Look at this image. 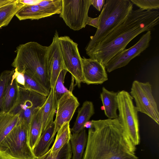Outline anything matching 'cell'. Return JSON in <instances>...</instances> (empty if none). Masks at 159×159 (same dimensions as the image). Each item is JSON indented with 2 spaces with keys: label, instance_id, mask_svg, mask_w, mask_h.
Masks as SVG:
<instances>
[{
  "label": "cell",
  "instance_id": "obj_1",
  "mask_svg": "<svg viewBox=\"0 0 159 159\" xmlns=\"http://www.w3.org/2000/svg\"><path fill=\"white\" fill-rule=\"evenodd\" d=\"M82 159H138L136 146L118 118L92 120Z\"/></svg>",
  "mask_w": 159,
  "mask_h": 159
},
{
  "label": "cell",
  "instance_id": "obj_2",
  "mask_svg": "<svg viewBox=\"0 0 159 159\" xmlns=\"http://www.w3.org/2000/svg\"><path fill=\"white\" fill-rule=\"evenodd\" d=\"M159 21L157 10L133 9L120 25L86 53L89 58L97 60L105 67L111 59L125 49L136 37L155 29Z\"/></svg>",
  "mask_w": 159,
  "mask_h": 159
},
{
  "label": "cell",
  "instance_id": "obj_3",
  "mask_svg": "<svg viewBox=\"0 0 159 159\" xmlns=\"http://www.w3.org/2000/svg\"><path fill=\"white\" fill-rule=\"evenodd\" d=\"M48 48L35 42L20 44L16 48L11 65L20 73L27 71L33 74L50 91L47 63Z\"/></svg>",
  "mask_w": 159,
  "mask_h": 159
},
{
  "label": "cell",
  "instance_id": "obj_4",
  "mask_svg": "<svg viewBox=\"0 0 159 159\" xmlns=\"http://www.w3.org/2000/svg\"><path fill=\"white\" fill-rule=\"evenodd\" d=\"M133 9L130 0H106L99 15L98 28L85 48L86 53L120 25Z\"/></svg>",
  "mask_w": 159,
  "mask_h": 159
},
{
  "label": "cell",
  "instance_id": "obj_5",
  "mask_svg": "<svg viewBox=\"0 0 159 159\" xmlns=\"http://www.w3.org/2000/svg\"><path fill=\"white\" fill-rule=\"evenodd\" d=\"M29 128L20 119L0 143V156L2 159H37L29 143Z\"/></svg>",
  "mask_w": 159,
  "mask_h": 159
},
{
  "label": "cell",
  "instance_id": "obj_6",
  "mask_svg": "<svg viewBox=\"0 0 159 159\" xmlns=\"http://www.w3.org/2000/svg\"><path fill=\"white\" fill-rule=\"evenodd\" d=\"M133 98L125 90L118 92V119L131 140L136 146L140 136L138 110L133 104Z\"/></svg>",
  "mask_w": 159,
  "mask_h": 159
},
{
  "label": "cell",
  "instance_id": "obj_7",
  "mask_svg": "<svg viewBox=\"0 0 159 159\" xmlns=\"http://www.w3.org/2000/svg\"><path fill=\"white\" fill-rule=\"evenodd\" d=\"M47 97L19 85V95L17 101L9 112L14 114H18L20 118L23 119L26 122L29 131L32 116L43 106Z\"/></svg>",
  "mask_w": 159,
  "mask_h": 159
},
{
  "label": "cell",
  "instance_id": "obj_8",
  "mask_svg": "<svg viewBox=\"0 0 159 159\" xmlns=\"http://www.w3.org/2000/svg\"><path fill=\"white\" fill-rule=\"evenodd\" d=\"M90 0H62L60 16L74 30H79L87 25Z\"/></svg>",
  "mask_w": 159,
  "mask_h": 159
},
{
  "label": "cell",
  "instance_id": "obj_9",
  "mask_svg": "<svg viewBox=\"0 0 159 159\" xmlns=\"http://www.w3.org/2000/svg\"><path fill=\"white\" fill-rule=\"evenodd\" d=\"M130 93L134 99L138 111L146 114L159 125V113L149 83L134 80Z\"/></svg>",
  "mask_w": 159,
  "mask_h": 159
},
{
  "label": "cell",
  "instance_id": "obj_10",
  "mask_svg": "<svg viewBox=\"0 0 159 159\" xmlns=\"http://www.w3.org/2000/svg\"><path fill=\"white\" fill-rule=\"evenodd\" d=\"M58 42L65 69L70 72L80 86L83 82L82 57L78 44L68 36L59 37Z\"/></svg>",
  "mask_w": 159,
  "mask_h": 159
},
{
  "label": "cell",
  "instance_id": "obj_11",
  "mask_svg": "<svg viewBox=\"0 0 159 159\" xmlns=\"http://www.w3.org/2000/svg\"><path fill=\"white\" fill-rule=\"evenodd\" d=\"M151 39V31H148L134 45L125 49L114 56L107 63L106 69L110 72L127 65L135 57L139 56L149 46Z\"/></svg>",
  "mask_w": 159,
  "mask_h": 159
},
{
  "label": "cell",
  "instance_id": "obj_12",
  "mask_svg": "<svg viewBox=\"0 0 159 159\" xmlns=\"http://www.w3.org/2000/svg\"><path fill=\"white\" fill-rule=\"evenodd\" d=\"M80 105L76 97L70 90L64 93L57 101L56 115L54 122V134L65 123L70 122Z\"/></svg>",
  "mask_w": 159,
  "mask_h": 159
},
{
  "label": "cell",
  "instance_id": "obj_13",
  "mask_svg": "<svg viewBox=\"0 0 159 159\" xmlns=\"http://www.w3.org/2000/svg\"><path fill=\"white\" fill-rule=\"evenodd\" d=\"M59 37L56 31L52 43L48 46L47 63L51 88L54 87L59 73L65 69L58 42Z\"/></svg>",
  "mask_w": 159,
  "mask_h": 159
},
{
  "label": "cell",
  "instance_id": "obj_14",
  "mask_svg": "<svg viewBox=\"0 0 159 159\" xmlns=\"http://www.w3.org/2000/svg\"><path fill=\"white\" fill-rule=\"evenodd\" d=\"M83 82L88 85L102 84L108 80L105 67L96 60L82 58Z\"/></svg>",
  "mask_w": 159,
  "mask_h": 159
},
{
  "label": "cell",
  "instance_id": "obj_15",
  "mask_svg": "<svg viewBox=\"0 0 159 159\" xmlns=\"http://www.w3.org/2000/svg\"><path fill=\"white\" fill-rule=\"evenodd\" d=\"M57 101L54 87H52L46 101L41 108L42 133L53 121V117L57 110Z\"/></svg>",
  "mask_w": 159,
  "mask_h": 159
},
{
  "label": "cell",
  "instance_id": "obj_16",
  "mask_svg": "<svg viewBox=\"0 0 159 159\" xmlns=\"http://www.w3.org/2000/svg\"><path fill=\"white\" fill-rule=\"evenodd\" d=\"M55 123L52 121L42 133L33 150V153L36 158L46 154L54 140Z\"/></svg>",
  "mask_w": 159,
  "mask_h": 159
},
{
  "label": "cell",
  "instance_id": "obj_17",
  "mask_svg": "<svg viewBox=\"0 0 159 159\" xmlns=\"http://www.w3.org/2000/svg\"><path fill=\"white\" fill-rule=\"evenodd\" d=\"M118 92L110 91L104 87L102 88L100 98L103 107L105 115L109 119L118 118L117 113L118 109Z\"/></svg>",
  "mask_w": 159,
  "mask_h": 159
},
{
  "label": "cell",
  "instance_id": "obj_18",
  "mask_svg": "<svg viewBox=\"0 0 159 159\" xmlns=\"http://www.w3.org/2000/svg\"><path fill=\"white\" fill-rule=\"evenodd\" d=\"M94 113L93 105L92 102L86 101L79 109L73 127L70 129L72 133H79L84 129L85 124L89 121Z\"/></svg>",
  "mask_w": 159,
  "mask_h": 159
},
{
  "label": "cell",
  "instance_id": "obj_19",
  "mask_svg": "<svg viewBox=\"0 0 159 159\" xmlns=\"http://www.w3.org/2000/svg\"><path fill=\"white\" fill-rule=\"evenodd\" d=\"M87 136L84 128L79 133H72L70 140L73 155L71 159H82L86 145Z\"/></svg>",
  "mask_w": 159,
  "mask_h": 159
},
{
  "label": "cell",
  "instance_id": "obj_20",
  "mask_svg": "<svg viewBox=\"0 0 159 159\" xmlns=\"http://www.w3.org/2000/svg\"><path fill=\"white\" fill-rule=\"evenodd\" d=\"M71 135L70 122L64 123L57 131L53 144L47 152L52 157L56 156L61 149L66 143L70 141Z\"/></svg>",
  "mask_w": 159,
  "mask_h": 159
},
{
  "label": "cell",
  "instance_id": "obj_21",
  "mask_svg": "<svg viewBox=\"0 0 159 159\" xmlns=\"http://www.w3.org/2000/svg\"><path fill=\"white\" fill-rule=\"evenodd\" d=\"M19 91V85L14 72L6 90L2 112H9L13 107L17 101Z\"/></svg>",
  "mask_w": 159,
  "mask_h": 159
},
{
  "label": "cell",
  "instance_id": "obj_22",
  "mask_svg": "<svg viewBox=\"0 0 159 159\" xmlns=\"http://www.w3.org/2000/svg\"><path fill=\"white\" fill-rule=\"evenodd\" d=\"M41 108L33 115L30 125L29 143L32 150L42 134Z\"/></svg>",
  "mask_w": 159,
  "mask_h": 159
},
{
  "label": "cell",
  "instance_id": "obj_23",
  "mask_svg": "<svg viewBox=\"0 0 159 159\" xmlns=\"http://www.w3.org/2000/svg\"><path fill=\"white\" fill-rule=\"evenodd\" d=\"M20 120L18 114L0 112V143L17 124Z\"/></svg>",
  "mask_w": 159,
  "mask_h": 159
},
{
  "label": "cell",
  "instance_id": "obj_24",
  "mask_svg": "<svg viewBox=\"0 0 159 159\" xmlns=\"http://www.w3.org/2000/svg\"><path fill=\"white\" fill-rule=\"evenodd\" d=\"M15 16L20 20L28 19L39 20L50 16L44 12L38 4L24 5L17 12Z\"/></svg>",
  "mask_w": 159,
  "mask_h": 159
},
{
  "label": "cell",
  "instance_id": "obj_25",
  "mask_svg": "<svg viewBox=\"0 0 159 159\" xmlns=\"http://www.w3.org/2000/svg\"><path fill=\"white\" fill-rule=\"evenodd\" d=\"M21 73L23 74L24 77V84L23 87L46 97L48 96L50 91L42 84L34 75L27 71Z\"/></svg>",
  "mask_w": 159,
  "mask_h": 159
},
{
  "label": "cell",
  "instance_id": "obj_26",
  "mask_svg": "<svg viewBox=\"0 0 159 159\" xmlns=\"http://www.w3.org/2000/svg\"><path fill=\"white\" fill-rule=\"evenodd\" d=\"M38 5L50 16L60 14L62 7V0H42Z\"/></svg>",
  "mask_w": 159,
  "mask_h": 159
},
{
  "label": "cell",
  "instance_id": "obj_27",
  "mask_svg": "<svg viewBox=\"0 0 159 159\" xmlns=\"http://www.w3.org/2000/svg\"><path fill=\"white\" fill-rule=\"evenodd\" d=\"M14 71V69L5 70L0 74V112H2L3 102L7 86Z\"/></svg>",
  "mask_w": 159,
  "mask_h": 159
},
{
  "label": "cell",
  "instance_id": "obj_28",
  "mask_svg": "<svg viewBox=\"0 0 159 159\" xmlns=\"http://www.w3.org/2000/svg\"><path fill=\"white\" fill-rule=\"evenodd\" d=\"M67 72L65 69L62 70L61 71L57 78L54 87V92L58 100L64 93L70 91L65 87L64 84L65 77Z\"/></svg>",
  "mask_w": 159,
  "mask_h": 159
},
{
  "label": "cell",
  "instance_id": "obj_29",
  "mask_svg": "<svg viewBox=\"0 0 159 159\" xmlns=\"http://www.w3.org/2000/svg\"><path fill=\"white\" fill-rule=\"evenodd\" d=\"M72 152L70 141L66 143L55 157L50 156L47 152L37 159H71Z\"/></svg>",
  "mask_w": 159,
  "mask_h": 159
},
{
  "label": "cell",
  "instance_id": "obj_30",
  "mask_svg": "<svg viewBox=\"0 0 159 159\" xmlns=\"http://www.w3.org/2000/svg\"><path fill=\"white\" fill-rule=\"evenodd\" d=\"M140 9L144 10H153L159 8V0H130Z\"/></svg>",
  "mask_w": 159,
  "mask_h": 159
},
{
  "label": "cell",
  "instance_id": "obj_31",
  "mask_svg": "<svg viewBox=\"0 0 159 159\" xmlns=\"http://www.w3.org/2000/svg\"><path fill=\"white\" fill-rule=\"evenodd\" d=\"M100 16L97 17L93 18L89 16L87 23V25H91L97 29L98 28L99 21Z\"/></svg>",
  "mask_w": 159,
  "mask_h": 159
},
{
  "label": "cell",
  "instance_id": "obj_32",
  "mask_svg": "<svg viewBox=\"0 0 159 159\" xmlns=\"http://www.w3.org/2000/svg\"><path fill=\"white\" fill-rule=\"evenodd\" d=\"M91 5L98 11H100L105 3V0H90Z\"/></svg>",
  "mask_w": 159,
  "mask_h": 159
},
{
  "label": "cell",
  "instance_id": "obj_33",
  "mask_svg": "<svg viewBox=\"0 0 159 159\" xmlns=\"http://www.w3.org/2000/svg\"><path fill=\"white\" fill-rule=\"evenodd\" d=\"M42 0H19V2L24 5H37Z\"/></svg>",
  "mask_w": 159,
  "mask_h": 159
},
{
  "label": "cell",
  "instance_id": "obj_34",
  "mask_svg": "<svg viewBox=\"0 0 159 159\" xmlns=\"http://www.w3.org/2000/svg\"><path fill=\"white\" fill-rule=\"evenodd\" d=\"M91 125V121L89 122L88 121L84 125V128H89Z\"/></svg>",
  "mask_w": 159,
  "mask_h": 159
},
{
  "label": "cell",
  "instance_id": "obj_35",
  "mask_svg": "<svg viewBox=\"0 0 159 159\" xmlns=\"http://www.w3.org/2000/svg\"><path fill=\"white\" fill-rule=\"evenodd\" d=\"M0 159H2V158L0 156Z\"/></svg>",
  "mask_w": 159,
  "mask_h": 159
}]
</instances>
